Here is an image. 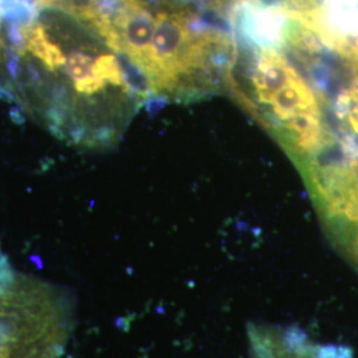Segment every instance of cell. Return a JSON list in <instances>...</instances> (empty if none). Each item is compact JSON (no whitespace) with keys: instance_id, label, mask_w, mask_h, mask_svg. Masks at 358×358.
Masks as SVG:
<instances>
[{"instance_id":"cell-1","label":"cell","mask_w":358,"mask_h":358,"mask_svg":"<svg viewBox=\"0 0 358 358\" xmlns=\"http://www.w3.org/2000/svg\"><path fill=\"white\" fill-rule=\"evenodd\" d=\"M308 161L306 176L333 242L358 268V145L332 138Z\"/></svg>"},{"instance_id":"cell-2","label":"cell","mask_w":358,"mask_h":358,"mask_svg":"<svg viewBox=\"0 0 358 358\" xmlns=\"http://www.w3.org/2000/svg\"><path fill=\"white\" fill-rule=\"evenodd\" d=\"M291 26L284 41L307 56H325L358 69V0H282Z\"/></svg>"},{"instance_id":"cell-3","label":"cell","mask_w":358,"mask_h":358,"mask_svg":"<svg viewBox=\"0 0 358 358\" xmlns=\"http://www.w3.org/2000/svg\"><path fill=\"white\" fill-rule=\"evenodd\" d=\"M112 23L121 40L122 52L145 72L150 60L155 16L142 0H121V8Z\"/></svg>"},{"instance_id":"cell-4","label":"cell","mask_w":358,"mask_h":358,"mask_svg":"<svg viewBox=\"0 0 358 358\" xmlns=\"http://www.w3.org/2000/svg\"><path fill=\"white\" fill-rule=\"evenodd\" d=\"M259 103H263L262 110L266 115L260 120L275 124L276 127L294 115L304 113L322 115L319 96L309 87L307 81L297 73V71L282 90L260 100Z\"/></svg>"},{"instance_id":"cell-5","label":"cell","mask_w":358,"mask_h":358,"mask_svg":"<svg viewBox=\"0 0 358 358\" xmlns=\"http://www.w3.org/2000/svg\"><path fill=\"white\" fill-rule=\"evenodd\" d=\"M23 31L26 38L27 52L38 57L48 71L55 72L64 68L66 57L60 47L50 38L44 27L35 23L23 28Z\"/></svg>"},{"instance_id":"cell-6","label":"cell","mask_w":358,"mask_h":358,"mask_svg":"<svg viewBox=\"0 0 358 358\" xmlns=\"http://www.w3.org/2000/svg\"><path fill=\"white\" fill-rule=\"evenodd\" d=\"M348 69L350 76L334 101V110L343 127L352 134L349 137L358 141V69Z\"/></svg>"},{"instance_id":"cell-7","label":"cell","mask_w":358,"mask_h":358,"mask_svg":"<svg viewBox=\"0 0 358 358\" xmlns=\"http://www.w3.org/2000/svg\"><path fill=\"white\" fill-rule=\"evenodd\" d=\"M65 71L73 83H78L94 75V60L84 52H72L66 57Z\"/></svg>"},{"instance_id":"cell-8","label":"cell","mask_w":358,"mask_h":358,"mask_svg":"<svg viewBox=\"0 0 358 358\" xmlns=\"http://www.w3.org/2000/svg\"><path fill=\"white\" fill-rule=\"evenodd\" d=\"M106 84H108L106 81H103V78H100L94 73L93 76L88 77L85 80H81L78 83H75V90L81 94L92 96V94H94L100 90H105Z\"/></svg>"},{"instance_id":"cell-9","label":"cell","mask_w":358,"mask_h":358,"mask_svg":"<svg viewBox=\"0 0 358 358\" xmlns=\"http://www.w3.org/2000/svg\"><path fill=\"white\" fill-rule=\"evenodd\" d=\"M20 55L13 50L11 47L7 50V72L13 81H17L22 75V65H20Z\"/></svg>"},{"instance_id":"cell-10","label":"cell","mask_w":358,"mask_h":358,"mask_svg":"<svg viewBox=\"0 0 358 358\" xmlns=\"http://www.w3.org/2000/svg\"><path fill=\"white\" fill-rule=\"evenodd\" d=\"M27 73L29 84L35 88H38L41 85V72L38 71V66L34 63H27Z\"/></svg>"},{"instance_id":"cell-11","label":"cell","mask_w":358,"mask_h":358,"mask_svg":"<svg viewBox=\"0 0 358 358\" xmlns=\"http://www.w3.org/2000/svg\"><path fill=\"white\" fill-rule=\"evenodd\" d=\"M10 117L13 120L15 124H23L26 117H24V112L22 110V108L19 105H15L11 108V112H10Z\"/></svg>"},{"instance_id":"cell-12","label":"cell","mask_w":358,"mask_h":358,"mask_svg":"<svg viewBox=\"0 0 358 358\" xmlns=\"http://www.w3.org/2000/svg\"><path fill=\"white\" fill-rule=\"evenodd\" d=\"M64 0H35L38 7H55L56 4L63 3Z\"/></svg>"},{"instance_id":"cell-13","label":"cell","mask_w":358,"mask_h":358,"mask_svg":"<svg viewBox=\"0 0 358 358\" xmlns=\"http://www.w3.org/2000/svg\"><path fill=\"white\" fill-rule=\"evenodd\" d=\"M0 99L1 100H8V101H15L13 93L7 90H4V88H1V87H0Z\"/></svg>"},{"instance_id":"cell-14","label":"cell","mask_w":358,"mask_h":358,"mask_svg":"<svg viewBox=\"0 0 358 358\" xmlns=\"http://www.w3.org/2000/svg\"><path fill=\"white\" fill-rule=\"evenodd\" d=\"M0 19H1V16H0Z\"/></svg>"}]
</instances>
